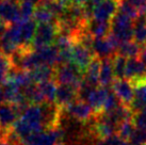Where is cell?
<instances>
[{
	"mask_svg": "<svg viewBox=\"0 0 146 145\" xmlns=\"http://www.w3.org/2000/svg\"><path fill=\"white\" fill-rule=\"evenodd\" d=\"M133 21L131 18L126 16L121 12H116L111 19V32L110 34L117 41L119 45L133 39Z\"/></svg>",
	"mask_w": 146,
	"mask_h": 145,
	"instance_id": "1",
	"label": "cell"
},
{
	"mask_svg": "<svg viewBox=\"0 0 146 145\" xmlns=\"http://www.w3.org/2000/svg\"><path fill=\"white\" fill-rule=\"evenodd\" d=\"M83 75L84 74L73 63H66L54 67V81L57 83L70 85L77 90L83 80Z\"/></svg>",
	"mask_w": 146,
	"mask_h": 145,
	"instance_id": "2",
	"label": "cell"
},
{
	"mask_svg": "<svg viewBox=\"0 0 146 145\" xmlns=\"http://www.w3.org/2000/svg\"><path fill=\"white\" fill-rule=\"evenodd\" d=\"M60 127L61 126L30 134L24 139H21L18 141V145H57L58 142L62 141L64 134Z\"/></svg>",
	"mask_w": 146,
	"mask_h": 145,
	"instance_id": "3",
	"label": "cell"
},
{
	"mask_svg": "<svg viewBox=\"0 0 146 145\" xmlns=\"http://www.w3.org/2000/svg\"><path fill=\"white\" fill-rule=\"evenodd\" d=\"M58 34H59L58 23L37 25L36 32L34 34L30 48L36 50V49L53 45Z\"/></svg>",
	"mask_w": 146,
	"mask_h": 145,
	"instance_id": "4",
	"label": "cell"
},
{
	"mask_svg": "<svg viewBox=\"0 0 146 145\" xmlns=\"http://www.w3.org/2000/svg\"><path fill=\"white\" fill-rule=\"evenodd\" d=\"M119 44L113 36L109 34L107 37L94 39L92 43V50L94 55L99 60L111 59L114 55L117 53Z\"/></svg>",
	"mask_w": 146,
	"mask_h": 145,
	"instance_id": "5",
	"label": "cell"
},
{
	"mask_svg": "<svg viewBox=\"0 0 146 145\" xmlns=\"http://www.w3.org/2000/svg\"><path fill=\"white\" fill-rule=\"evenodd\" d=\"M96 58L94 55L93 50L89 47H86L81 43L75 42L72 49V61L70 63L76 65L78 69H80L84 74L85 69L91 64V62Z\"/></svg>",
	"mask_w": 146,
	"mask_h": 145,
	"instance_id": "6",
	"label": "cell"
},
{
	"mask_svg": "<svg viewBox=\"0 0 146 145\" xmlns=\"http://www.w3.org/2000/svg\"><path fill=\"white\" fill-rule=\"evenodd\" d=\"M0 21H2L7 26H12L21 21L18 0L0 1Z\"/></svg>",
	"mask_w": 146,
	"mask_h": 145,
	"instance_id": "7",
	"label": "cell"
},
{
	"mask_svg": "<svg viewBox=\"0 0 146 145\" xmlns=\"http://www.w3.org/2000/svg\"><path fill=\"white\" fill-rule=\"evenodd\" d=\"M112 92L118 98L121 105L130 109L134 97L133 85L130 81L126 79H115L112 84Z\"/></svg>",
	"mask_w": 146,
	"mask_h": 145,
	"instance_id": "8",
	"label": "cell"
},
{
	"mask_svg": "<svg viewBox=\"0 0 146 145\" xmlns=\"http://www.w3.org/2000/svg\"><path fill=\"white\" fill-rule=\"evenodd\" d=\"M62 111L67 112L70 116H73L74 118H76L77 121L81 122L83 124L89 123L95 116L93 110L88 105V102L80 100V99H77L76 101H74L73 104H70L68 107L63 109Z\"/></svg>",
	"mask_w": 146,
	"mask_h": 145,
	"instance_id": "9",
	"label": "cell"
},
{
	"mask_svg": "<svg viewBox=\"0 0 146 145\" xmlns=\"http://www.w3.org/2000/svg\"><path fill=\"white\" fill-rule=\"evenodd\" d=\"M125 79L132 84L146 80V67L138 58L127 59L125 71Z\"/></svg>",
	"mask_w": 146,
	"mask_h": 145,
	"instance_id": "10",
	"label": "cell"
},
{
	"mask_svg": "<svg viewBox=\"0 0 146 145\" xmlns=\"http://www.w3.org/2000/svg\"><path fill=\"white\" fill-rule=\"evenodd\" d=\"M118 9L117 0H104L93 9L92 19L99 21H111Z\"/></svg>",
	"mask_w": 146,
	"mask_h": 145,
	"instance_id": "11",
	"label": "cell"
},
{
	"mask_svg": "<svg viewBox=\"0 0 146 145\" xmlns=\"http://www.w3.org/2000/svg\"><path fill=\"white\" fill-rule=\"evenodd\" d=\"M78 99V90L70 85L59 84L56 93V101L54 104L59 108L63 110L68 107L70 104Z\"/></svg>",
	"mask_w": 146,
	"mask_h": 145,
	"instance_id": "12",
	"label": "cell"
},
{
	"mask_svg": "<svg viewBox=\"0 0 146 145\" xmlns=\"http://www.w3.org/2000/svg\"><path fill=\"white\" fill-rule=\"evenodd\" d=\"M109 92L110 91L108 90V88H104V86L99 85L92 90V92L90 93V95L88 96L85 101H88V105L92 108L95 115L102 113L104 105H105V101L108 97Z\"/></svg>",
	"mask_w": 146,
	"mask_h": 145,
	"instance_id": "13",
	"label": "cell"
},
{
	"mask_svg": "<svg viewBox=\"0 0 146 145\" xmlns=\"http://www.w3.org/2000/svg\"><path fill=\"white\" fill-rule=\"evenodd\" d=\"M19 113L11 104L3 102L0 105V127L11 130L15 122L18 120Z\"/></svg>",
	"mask_w": 146,
	"mask_h": 145,
	"instance_id": "14",
	"label": "cell"
},
{
	"mask_svg": "<svg viewBox=\"0 0 146 145\" xmlns=\"http://www.w3.org/2000/svg\"><path fill=\"white\" fill-rule=\"evenodd\" d=\"M132 85H133L134 97L133 101L130 106V110L132 114H135L146 107V80Z\"/></svg>",
	"mask_w": 146,
	"mask_h": 145,
	"instance_id": "15",
	"label": "cell"
},
{
	"mask_svg": "<svg viewBox=\"0 0 146 145\" xmlns=\"http://www.w3.org/2000/svg\"><path fill=\"white\" fill-rule=\"evenodd\" d=\"M86 31L93 39L107 37L111 32V24L110 21H99V20L91 19L88 24Z\"/></svg>",
	"mask_w": 146,
	"mask_h": 145,
	"instance_id": "16",
	"label": "cell"
},
{
	"mask_svg": "<svg viewBox=\"0 0 146 145\" xmlns=\"http://www.w3.org/2000/svg\"><path fill=\"white\" fill-rule=\"evenodd\" d=\"M115 81L114 76L112 58L111 59H104L102 60L100 65V72H99V85L104 88H108L113 84Z\"/></svg>",
	"mask_w": 146,
	"mask_h": 145,
	"instance_id": "17",
	"label": "cell"
},
{
	"mask_svg": "<svg viewBox=\"0 0 146 145\" xmlns=\"http://www.w3.org/2000/svg\"><path fill=\"white\" fill-rule=\"evenodd\" d=\"M100 65L102 60L98 58H94V60L91 62V64L85 69L83 75V80L93 88L99 86V72H100Z\"/></svg>",
	"mask_w": 146,
	"mask_h": 145,
	"instance_id": "18",
	"label": "cell"
},
{
	"mask_svg": "<svg viewBox=\"0 0 146 145\" xmlns=\"http://www.w3.org/2000/svg\"><path fill=\"white\" fill-rule=\"evenodd\" d=\"M29 72H30L33 83L35 84H40L45 81L54 80V67H51V66L42 65Z\"/></svg>",
	"mask_w": 146,
	"mask_h": 145,
	"instance_id": "19",
	"label": "cell"
},
{
	"mask_svg": "<svg viewBox=\"0 0 146 145\" xmlns=\"http://www.w3.org/2000/svg\"><path fill=\"white\" fill-rule=\"evenodd\" d=\"M132 41L140 47L146 46V15H142L133 21Z\"/></svg>",
	"mask_w": 146,
	"mask_h": 145,
	"instance_id": "20",
	"label": "cell"
},
{
	"mask_svg": "<svg viewBox=\"0 0 146 145\" xmlns=\"http://www.w3.org/2000/svg\"><path fill=\"white\" fill-rule=\"evenodd\" d=\"M32 19L38 25L58 23V18L49 11L48 9L43 7V5H38V4L35 5V11H34Z\"/></svg>",
	"mask_w": 146,
	"mask_h": 145,
	"instance_id": "21",
	"label": "cell"
},
{
	"mask_svg": "<svg viewBox=\"0 0 146 145\" xmlns=\"http://www.w3.org/2000/svg\"><path fill=\"white\" fill-rule=\"evenodd\" d=\"M37 85L40 88L42 95L44 97L45 102H47V104H54V101H56V93H57L58 88L57 82L54 80H49L42 82V83Z\"/></svg>",
	"mask_w": 146,
	"mask_h": 145,
	"instance_id": "22",
	"label": "cell"
},
{
	"mask_svg": "<svg viewBox=\"0 0 146 145\" xmlns=\"http://www.w3.org/2000/svg\"><path fill=\"white\" fill-rule=\"evenodd\" d=\"M141 51V47L133 41H129L119 45L117 50V53L121 56L125 57L126 59H131V58H138Z\"/></svg>",
	"mask_w": 146,
	"mask_h": 145,
	"instance_id": "23",
	"label": "cell"
},
{
	"mask_svg": "<svg viewBox=\"0 0 146 145\" xmlns=\"http://www.w3.org/2000/svg\"><path fill=\"white\" fill-rule=\"evenodd\" d=\"M112 64H113V71L115 79H125V71L127 59L121 55H114L112 57Z\"/></svg>",
	"mask_w": 146,
	"mask_h": 145,
	"instance_id": "24",
	"label": "cell"
},
{
	"mask_svg": "<svg viewBox=\"0 0 146 145\" xmlns=\"http://www.w3.org/2000/svg\"><path fill=\"white\" fill-rule=\"evenodd\" d=\"M135 126H134L132 120H127V121L122 122L119 125L117 126V130H116V136L119 137L123 141L129 142L130 138L133 133Z\"/></svg>",
	"mask_w": 146,
	"mask_h": 145,
	"instance_id": "25",
	"label": "cell"
},
{
	"mask_svg": "<svg viewBox=\"0 0 146 145\" xmlns=\"http://www.w3.org/2000/svg\"><path fill=\"white\" fill-rule=\"evenodd\" d=\"M34 11H35V3L32 0H19L21 21L32 19Z\"/></svg>",
	"mask_w": 146,
	"mask_h": 145,
	"instance_id": "26",
	"label": "cell"
},
{
	"mask_svg": "<svg viewBox=\"0 0 146 145\" xmlns=\"http://www.w3.org/2000/svg\"><path fill=\"white\" fill-rule=\"evenodd\" d=\"M12 71V63L10 58L0 53V84H3Z\"/></svg>",
	"mask_w": 146,
	"mask_h": 145,
	"instance_id": "27",
	"label": "cell"
},
{
	"mask_svg": "<svg viewBox=\"0 0 146 145\" xmlns=\"http://www.w3.org/2000/svg\"><path fill=\"white\" fill-rule=\"evenodd\" d=\"M119 106H121V102L118 100V98L115 96V94L112 91H110L105 101V105H104L102 114H110V113L114 112Z\"/></svg>",
	"mask_w": 146,
	"mask_h": 145,
	"instance_id": "28",
	"label": "cell"
},
{
	"mask_svg": "<svg viewBox=\"0 0 146 145\" xmlns=\"http://www.w3.org/2000/svg\"><path fill=\"white\" fill-rule=\"evenodd\" d=\"M129 143L131 145H146V129H134Z\"/></svg>",
	"mask_w": 146,
	"mask_h": 145,
	"instance_id": "29",
	"label": "cell"
},
{
	"mask_svg": "<svg viewBox=\"0 0 146 145\" xmlns=\"http://www.w3.org/2000/svg\"><path fill=\"white\" fill-rule=\"evenodd\" d=\"M132 122H133L135 128L146 129V107L140 112L133 114Z\"/></svg>",
	"mask_w": 146,
	"mask_h": 145,
	"instance_id": "30",
	"label": "cell"
},
{
	"mask_svg": "<svg viewBox=\"0 0 146 145\" xmlns=\"http://www.w3.org/2000/svg\"><path fill=\"white\" fill-rule=\"evenodd\" d=\"M140 14V16L146 15V0H124Z\"/></svg>",
	"mask_w": 146,
	"mask_h": 145,
	"instance_id": "31",
	"label": "cell"
},
{
	"mask_svg": "<svg viewBox=\"0 0 146 145\" xmlns=\"http://www.w3.org/2000/svg\"><path fill=\"white\" fill-rule=\"evenodd\" d=\"M139 59H140V61L145 65V67H146V46L141 47V51H140V55H139Z\"/></svg>",
	"mask_w": 146,
	"mask_h": 145,
	"instance_id": "32",
	"label": "cell"
},
{
	"mask_svg": "<svg viewBox=\"0 0 146 145\" xmlns=\"http://www.w3.org/2000/svg\"><path fill=\"white\" fill-rule=\"evenodd\" d=\"M72 4H76V5H80V7H85L86 4H89L90 0H70Z\"/></svg>",
	"mask_w": 146,
	"mask_h": 145,
	"instance_id": "33",
	"label": "cell"
},
{
	"mask_svg": "<svg viewBox=\"0 0 146 145\" xmlns=\"http://www.w3.org/2000/svg\"><path fill=\"white\" fill-rule=\"evenodd\" d=\"M8 28H9V26H7L5 24H3L2 21H0V39L4 35V33L7 32Z\"/></svg>",
	"mask_w": 146,
	"mask_h": 145,
	"instance_id": "34",
	"label": "cell"
},
{
	"mask_svg": "<svg viewBox=\"0 0 146 145\" xmlns=\"http://www.w3.org/2000/svg\"><path fill=\"white\" fill-rule=\"evenodd\" d=\"M104 0H90L89 4H86V5H89V7H91V8H95L97 4H99L100 2H102Z\"/></svg>",
	"mask_w": 146,
	"mask_h": 145,
	"instance_id": "35",
	"label": "cell"
},
{
	"mask_svg": "<svg viewBox=\"0 0 146 145\" xmlns=\"http://www.w3.org/2000/svg\"><path fill=\"white\" fill-rule=\"evenodd\" d=\"M0 145H14V142L12 140H10V138H8V139L1 140L0 141Z\"/></svg>",
	"mask_w": 146,
	"mask_h": 145,
	"instance_id": "36",
	"label": "cell"
},
{
	"mask_svg": "<svg viewBox=\"0 0 146 145\" xmlns=\"http://www.w3.org/2000/svg\"><path fill=\"white\" fill-rule=\"evenodd\" d=\"M3 101H4L3 89H2V86H0V105H1V104H3Z\"/></svg>",
	"mask_w": 146,
	"mask_h": 145,
	"instance_id": "37",
	"label": "cell"
},
{
	"mask_svg": "<svg viewBox=\"0 0 146 145\" xmlns=\"http://www.w3.org/2000/svg\"><path fill=\"white\" fill-rule=\"evenodd\" d=\"M33 2H34V3H35V5H36L37 3H38V2H40V1H41V0H32Z\"/></svg>",
	"mask_w": 146,
	"mask_h": 145,
	"instance_id": "38",
	"label": "cell"
},
{
	"mask_svg": "<svg viewBox=\"0 0 146 145\" xmlns=\"http://www.w3.org/2000/svg\"><path fill=\"white\" fill-rule=\"evenodd\" d=\"M0 53H1V49H0Z\"/></svg>",
	"mask_w": 146,
	"mask_h": 145,
	"instance_id": "39",
	"label": "cell"
},
{
	"mask_svg": "<svg viewBox=\"0 0 146 145\" xmlns=\"http://www.w3.org/2000/svg\"><path fill=\"white\" fill-rule=\"evenodd\" d=\"M0 1H1V0H0Z\"/></svg>",
	"mask_w": 146,
	"mask_h": 145,
	"instance_id": "40",
	"label": "cell"
}]
</instances>
